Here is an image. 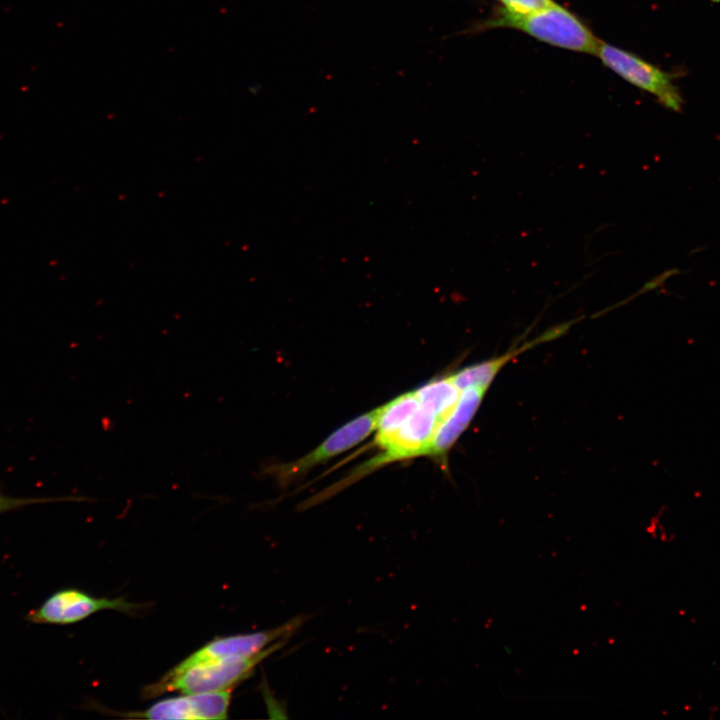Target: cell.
<instances>
[{
  "label": "cell",
  "instance_id": "1",
  "mask_svg": "<svg viewBox=\"0 0 720 720\" xmlns=\"http://www.w3.org/2000/svg\"><path fill=\"white\" fill-rule=\"evenodd\" d=\"M280 640L252 657L208 659L196 662L181 661L159 680L145 686L142 696L151 699L171 692L193 694L233 689L247 679L265 658L283 647Z\"/></svg>",
  "mask_w": 720,
  "mask_h": 720
},
{
  "label": "cell",
  "instance_id": "2",
  "mask_svg": "<svg viewBox=\"0 0 720 720\" xmlns=\"http://www.w3.org/2000/svg\"><path fill=\"white\" fill-rule=\"evenodd\" d=\"M486 26L518 29L550 45L594 55L601 42L575 14L555 2L521 15L501 9Z\"/></svg>",
  "mask_w": 720,
  "mask_h": 720
},
{
  "label": "cell",
  "instance_id": "3",
  "mask_svg": "<svg viewBox=\"0 0 720 720\" xmlns=\"http://www.w3.org/2000/svg\"><path fill=\"white\" fill-rule=\"evenodd\" d=\"M596 56L624 80L655 96L665 108L674 112L682 111L684 99L675 83L674 74L602 41Z\"/></svg>",
  "mask_w": 720,
  "mask_h": 720
},
{
  "label": "cell",
  "instance_id": "4",
  "mask_svg": "<svg viewBox=\"0 0 720 720\" xmlns=\"http://www.w3.org/2000/svg\"><path fill=\"white\" fill-rule=\"evenodd\" d=\"M144 607V604L123 597H96L83 590L68 588L50 595L26 615V620L35 624L68 625L104 610L134 615Z\"/></svg>",
  "mask_w": 720,
  "mask_h": 720
},
{
  "label": "cell",
  "instance_id": "5",
  "mask_svg": "<svg viewBox=\"0 0 720 720\" xmlns=\"http://www.w3.org/2000/svg\"><path fill=\"white\" fill-rule=\"evenodd\" d=\"M381 407L375 408L346 423L333 432L310 453L288 464L272 467L269 473L275 475L282 486L303 476L316 465L354 447L376 429Z\"/></svg>",
  "mask_w": 720,
  "mask_h": 720
},
{
  "label": "cell",
  "instance_id": "6",
  "mask_svg": "<svg viewBox=\"0 0 720 720\" xmlns=\"http://www.w3.org/2000/svg\"><path fill=\"white\" fill-rule=\"evenodd\" d=\"M232 689L183 694L163 698L144 710L119 713L127 718L152 720H208L226 719Z\"/></svg>",
  "mask_w": 720,
  "mask_h": 720
},
{
  "label": "cell",
  "instance_id": "7",
  "mask_svg": "<svg viewBox=\"0 0 720 720\" xmlns=\"http://www.w3.org/2000/svg\"><path fill=\"white\" fill-rule=\"evenodd\" d=\"M304 621V616H297L280 626L267 630L218 637L207 642L184 660L196 662L208 659L252 657L280 640H288Z\"/></svg>",
  "mask_w": 720,
  "mask_h": 720
},
{
  "label": "cell",
  "instance_id": "8",
  "mask_svg": "<svg viewBox=\"0 0 720 720\" xmlns=\"http://www.w3.org/2000/svg\"><path fill=\"white\" fill-rule=\"evenodd\" d=\"M487 389L478 386L461 390L452 410L438 424L426 456L443 458L470 424L477 412Z\"/></svg>",
  "mask_w": 720,
  "mask_h": 720
},
{
  "label": "cell",
  "instance_id": "9",
  "mask_svg": "<svg viewBox=\"0 0 720 720\" xmlns=\"http://www.w3.org/2000/svg\"><path fill=\"white\" fill-rule=\"evenodd\" d=\"M576 321L572 320L550 328L549 330L538 336L536 339L521 344V346L518 348L513 347L510 351L498 357L464 367L456 371L454 374L450 375L451 380L460 391L472 386H478L488 389L491 382L501 370V368L510 360L537 344H541L543 342H547L559 337L560 335L564 334Z\"/></svg>",
  "mask_w": 720,
  "mask_h": 720
},
{
  "label": "cell",
  "instance_id": "10",
  "mask_svg": "<svg viewBox=\"0 0 720 720\" xmlns=\"http://www.w3.org/2000/svg\"><path fill=\"white\" fill-rule=\"evenodd\" d=\"M419 406L415 391L406 392L381 406L376 425L375 445L383 449Z\"/></svg>",
  "mask_w": 720,
  "mask_h": 720
},
{
  "label": "cell",
  "instance_id": "11",
  "mask_svg": "<svg viewBox=\"0 0 720 720\" xmlns=\"http://www.w3.org/2000/svg\"><path fill=\"white\" fill-rule=\"evenodd\" d=\"M460 392L450 375L434 379L415 390L420 406L433 413L440 421L452 410Z\"/></svg>",
  "mask_w": 720,
  "mask_h": 720
},
{
  "label": "cell",
  "instance_id": "12",
  "mask_svg": "<svg viewBox=\"0 0 720 720\" xmlns=\"http://www.w3.org/2000/svg\"><path fill=\"white\" fill-rule=\"evenodd\" d=\"M66 500V498L13 497L0 491V514L19 510L31 505Z\"/></svg>",
  "mask_w": 720,
  "mask_h": 720
},
{
  "label": "cell",
  "instance_id": "13",
  "mask_svg": "<svg viewBox=\"0 0 720 720\" xmlns=\"http://www.w3.org/2000/svg\"><path fill=\"white\" fill-rule=\"evenodd\" d=\"M502 10L511 14H528L551 5L553 0H499Z\"/></svg>",
  "mask_w": 720,
  "mask_h": 720
},
{
  "label": "cell",
  "instance_id": "14",
  "mask_svg": "<svg viewBox=\"0 0 720 720\" xmlns=\"http://www.w3.org/2000/svg\"><path fill=\"white\" fill-rule=\"evenodd\" d=\"M681 271L678 268H670L659 275L655 276L654 278L648 280L633 296L629 297L625 302H628L632 298H635L639 295L648 293L650 291H653L661 286L664 285V283L670 279L671 277H674L676 275H679Z\"/></svg>",
  "mask_w": 720,
  "mask_h": 720
}]
</instances>
